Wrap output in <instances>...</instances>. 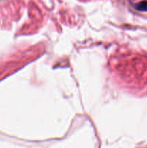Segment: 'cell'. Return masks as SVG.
<instances>
[{
	"label": "cell",
	"mask_w": 147,
	"mask_h": 148,
	"mask_svg": "<svg viewBox=\"0 0 147 148\" xmlns=\"http://www.w3.org/2000/svg\"><path fill=\"white\" fill-rule=\"evenodd\" d=\"M135 8L141 12H147V1H142L137 4Z\"/></svg>",
	"instance_id": "obj_1"
}]
</instances>
